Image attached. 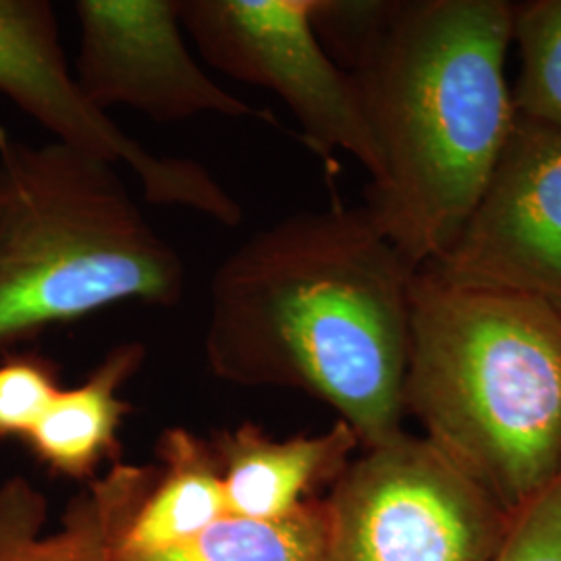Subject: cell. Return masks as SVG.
<instances>
[{"instance_id":"3","label":"cell","mask_w":561,"mask_h":561,"mask_svg":"<svg viewBox=\"0 0 561 561\" xmlns=\"http://www.w3.org/2000/svg\"><path fill=\"white\" fill-rule=\"evenodd\" d=\"M403 410L516 514L561 477V312L419 268Z\"/></svg>"},{"instance_id":"5","label":"cell","mask_w":561,"mask_h":561,"mask_svg":"<svg viewBox=\"0 0 561 561\" xmlns=\"http://www.w3.org/2000/svg\"><path fill=\"white\" fill-rule=\"evenodd\" d=\"M324 561H495L507 514L424 437L364 449L324 493Z\"/></svg>"},{"instance_id":"13","label":"cell","mask_w":561,"mask_h":561,"mask_svg":"<svg viewBox=\"0 0 561 561\" xmlns=\"http://www.w3.org/2000/svg\"><path fill=\"white\" fill-rule=\"evenodd\" d=\"M157 479L127 524L121 551L178 547L227 516L221 470L210 442L171 426L157 443Z\"/></svg>"},{"instance_id":"16","label":"cell","mask_w":561,"mask_h":561,"mask_svg":"<svg viewBox=\"0 0 561 561\" xmlns=\"http://www.w3.org/2000/svg\"><path fill=\"white\" fill-rule=\"evenodd\" d=\"M60 389L59 364L41 352H9L0 360V439H25Z\"/></svg>"},{"instance_id":"12","label":"cell","mask_w":561,"mask_h":561,"mask_svg":"<svg viewBox=\"0 0 561 561\" xmlns=\"http://www.w3.org/2000/svg\"><path fill=\"white\" fill-rule=\"evenodd\" d=\"M0 94L57 140L81 136L94 106L81 92L46 0H0Z\"/></svg>"},{"instance_id":"14","label":"cell","mask_w":561,"mask_h":561,"mask_svg":"<svg viewBox=\"0 0 561 561\" xmlns=\"http://www.w3.org/2000/svg\"><path fill=\"white\" fill-rule=\"evenodd\" d=\"M327 530L322 495L280 520H248L227 514L178 547L150 553L119 549L117 561H324Z\"/></svg>"},{"instance_id":"8","label":"cell","mask_w":561,"mask_h":561,"mask_svg":"<svg viewBox=\"0 0 561 561\" xmlns=\"http://www.w3.org/2000/svg\"><path fill=\"white\" fill-rule=\"evenodd\" d=\"M76 80L102 111L127 106L159 123L201 115L268 119L213 80L192 55L180 0H80Z\"/></svg>"},{"instance_id":"6","label":"cell","mask_w":561,"mask_h":561,"mask_svg":"<svg viewBox=\"0 0 561 561\" xmlns=\"http://www.w3.org/2000/svg\"><path fill=\"white\" fill-rule=\"evenodd\" d=\"M317 0H180L183 32L204 60L273 92L319 154L343 150L373 178L377 150L352 76L314 25Z\"/></svg>"},{"instance_id":"4","label":"cell","mask_w":561,"mask_h":561,"mask_svg":"<svg viewBox=\"0 0 561 561\" xmlns=\"http://www.w3.org/2000/svg\"><path fill=\"white\" fill-rule=\"evenodd\" d=\"M183 289L180 252L117 164L0 125V356L123 301L178 306Z\"/></svg>"},{"instance_id":"10","label":"cell","mask_w":561,"mask_h":561,"mask_svg":"<svg viewBox=\"0 0 561 561\" xmlns=\"http://www.w3.org/2000/svg\"><path fill=\"white\" fill-rule=\"evenodd\" d=\"M157 479V466L115 461L46 533L48 502L25 477L0 484V561H117L121 537Z\"/></svg>"},{"instance_id":"1","label":"cell","mask_w":561,"mask_h":561,"mask_svg":"<svg viewBox=\"0 0 561 561\" xmlns=\"http://www.w3.org/2000/svg\"><path fill=\"white\" fill-rule=\"evenodd\" d=\"M377 150L364 208L414 268L439 261L481 201L516 121L514 2L317 0Z\"/></svg>"},{"instance_id":"2","label":"cell","mask_w":561,"mask_h":561,"mask_svg":"<svg viewBox=\"0 0 561 561\" xmlns=\"http://www.w3.org/2000/svg\"><path fill=\"white\" fill-rule=\"evenodd\" d=\"M416 271L364 206L285 217L215 271L206 364L222 381L324 401L362 449L393 442Z\"/></svg>"},{"instance_id":"17","label":"cell","mask_w":561,"mask_h":561,"mask_svg":"<svg viewBox=\"0 0 561 561\" xmlns=\"http://www.w3.org/2000/svg\"><path fill=\"white\" fill-rule=\"evenodd\" d=\"M495 561H561V477L512 514Z\"/></svg>"},{"instance_id":"9","label":"cell","mask_w":561,"mask_h":561,"mask_svg":"<svg viewBox=\"0 0 561 561\" xmlns=\"http://www.w3.org/2000/svg\"><path fill=\"white\" fill-rule=\"evenodd\" d=\"M219 461L227 514L248 520H280L322 497L354 460L360 442L337 421L321 435L271 437L261 424L241 422L210 442Z\"/></svg>"},{"instance_id":"15","label":"cell","mask_w":561,"mask_h":561,"mask_svg":"<svg viewBox=\"0 0 561 561\" xmlns=\"http://www.w3.org/2000/svg\"><path fill=\"white\" fill-rule=\"evenodd\" d=\"M516 113L561 129V0L514 2Z\"/></svg>"},{"instance_id":"7","label":"cell","mask_w":561,"mask_h":561,"mask_svg":"<svg viewBox=\"0 0 561 561\" xmlns=\"http://www.w3.org/2000/svg\"><path fill=\"white\" fill-rule=\"evenodd\" d=\"M433 277L541 300L561 312V129L516 115L491 180Z\"/></svg>"},{"instance_id":"11","label":"cell","mask_w":561,"mask_h":561,"mask_svg":"<svg viewBox=\"0 0 561 561\" xmlns=\"http://www.w3.org/2000/svg\"><path fill=\"white\" fill-rule=\"evenodd\" d=\"M144 360L141 341H123L85 381L60 389L23 439L32 454L50 472L76 481H94L104 461H119V431L131 410L119 391L138 375Z\"/></svg>"}]
</instances>
